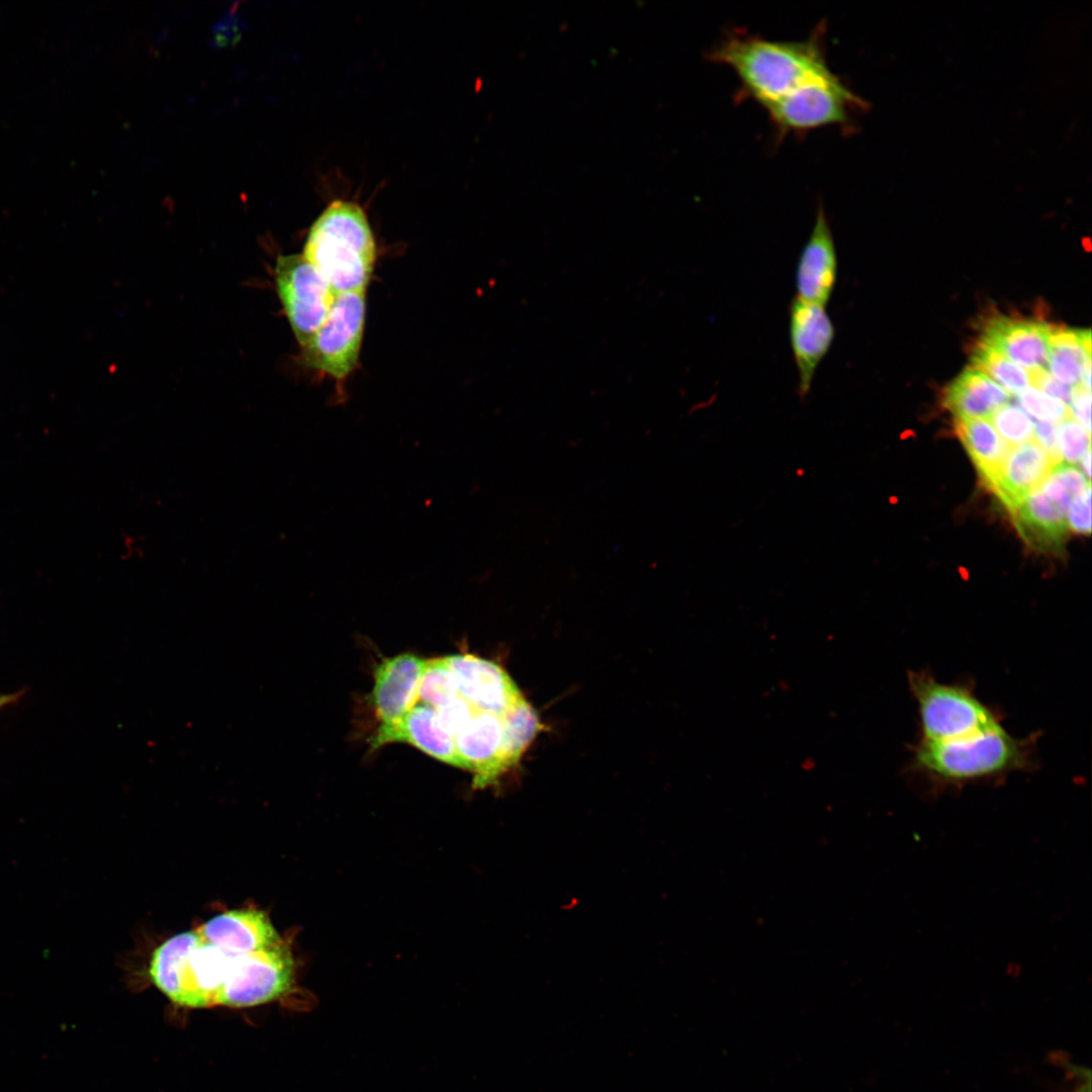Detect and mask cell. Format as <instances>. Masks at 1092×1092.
I'll return each instance as SVG.
<instances>
[{
  "mask_svg": "<svg viewBox=\"0 0 1092 1092\" xmlns=\"http://www.w3.org/2000/svg\"><path fill=\"white\" fill-rule=\"evenodd\" d=\"M819 24L802 40H774L744 31L729 32L708 54L737 76L744 96L763 108L806 82L829 73L825 28Z\"/></svg>",
  "mask_w": 1092,
  "mask_h": 1092,
  "instance_id": "6da1fadb",
  "label": "cell"
},
{
  "mask_svg": "<svg viewBox=\"0 0 1092 1092\" xmlns=\"http://www.w3.org/2000/svg\"><path fill=\"white\" fill-rule=\"evenodd\" d=\"M302 255L335 294L366 289L376 243L364 208L349 199L331 200L311 224Z\"/></svg>",
  "mask_w": 1092,
  "mask_h": 1092,
  "instance_id": "7a4b0ae2",
  "label": "cell"
},
{
  "mask_svg": "<svg viewBox=\"0 0 1092 1092\" xmlns=\"http://www.w3.org/2000/svg\"><path fill=\"white\" fill-rule=\"evenodd\" d=\"M1034 739L1016 738L1002 725L954 740L920 739L913 749L911 769L943 786L994 779L1029 768Z\"/></svg>",
  "mask_w": 1092,
  "mask_h": 1092,
  "instance_id": "3957f363",
  "label": "cell"
},
{
  "mask_svg": "<svg viewBox=\"0 0 1092 1092\" xmlns=\"http://www.w3.org/2000/svg\"><path fill=\"white\" fill-rule=\"evenodd\" d=\"M236 956L205 941L196 930L178 933L153 952L149 974L173 1003L191 1008L216 1005Z\"/></svg>",
  "mask_w": 1092,
  "mask_h": 1092,
  "instance_id": "277c9868",
  "label": "cell"
},
{
  "mask_svg": "<svg viewBox=\"0 0 1092 1092\" xmlns=\"http://www.w3.org/2000/svg\"><path fill=\"white\" fill-rule=\"evenodd\" d=\"M908 685L918 707L922 740H954L1002 725L968 687L942 684L927 671H909Z\"/></svg>",
  "mask_w": 1092,
  "mask_h": 1092,
  "instance_id": "5b68a950",
  "label": "cell"
},
{
  "mask_svg": "<svg viewBox=\"0 0 1092 1092\" xmlns=\"http://www.w3.org/2000/svg\"><path fill=\"white\" fill-rule=\"evenodd\" d=\"M365 314V289L336 294L323 324L300 347L301 364L338 382L346 380L359 361Z\"/></svg>",
  "mask_w": 1092,
  "mask_h": 1092,
  "instance_id": "8992f818",
  "label": "cell"
},
{
  "mask_svg": "<svg viewBox=\"0 0 1092 1092\" xmlns=\"http://www.w3.org/2000/svg\"><path fill=\"white\" fill-rule=\"evenodd\" d=\"M861 107L864 102L830 71L764 109L776 129L785 135L827 125H845L851 113Z\"/></svg>",
  "mask_w": 1092,
  "mask_h": 1092,
  "instance_id": "52a82bcc",
  "label": "cell"
},
{
  "mask_svg": "<svg viewBox=\"0 0 1092 1092\" xmlns=\"http://www.w3.org/2000/svg\"><path fill=\"white\" fill-rule=\"evenodd\" d=\"M294 981V962L283 940L237 956L217 997L216 1005L250 1007L275 1001L287 994Z\"/></svg>",
  "mask_w": 1092,
  "mask_h": 1092,
  "instance_id": "ba28073f",
  "label": "cell"
},
{
  "mask_svg": "<svg viewBox=\"0 0 1092 1092\" xmlns=\"http://www.w3.org/2000/svg\"><path fill=\"white\" fill-rule=\"evenodd\" d=\"M274 278L284 313L302 347L327 317L336 294L302 253L278 256Z\"/></svg>",
  "mask_w": 1092,
  "mask_h": 1092,
  "instance_id": "9c48e42d",
  "label": "cell"
},
{
  "mask_svg": "<svg viewBox=\"0 0 1092 1092\" xmlns=\"http://www.w3.org/2000/svg\"><path fill=\"white\" fill-rule=\"evenodd\" d=\"M444 660L454 674L459 696L470 705L498 714L530 706L512 677L496 663L472 654H453Z\"/></svg>",
  "mask_w": 1092,
  "mask_h": 1092,
  "instance_id": "30bf717a",
  "label": "cell"
},
{
  "mask_svg": "<svg viewBox=\"0 0 1092 1092\" xmlns=\"http://www.w3.org/2000/svg\"><path fill=\"white\" fill-rule=\"evenodd\" d=\"M789 336L798 371V394L804 399L833 343L835 327L824 306L795 297L789 307Z\"/></svg>",
  "mask_w": 1092,
  "mask_h": 1092,
  "instance_id": "8fae6325",
  "label": "cell"
},
{
  "mask_svg": "<svg viewBox=\"0 0 1092 1092\" xmlns=\"http://www.w3.org/2000/svg\"><path fill=\"white\" fill-rule=\"evenodd\" d=\"M837 270L833 235L824 206L819 203L812 232L796 267V297L824 306L834 290Z\"/></svg>",
  "mask_w": 1092,
  "mask_h": 1092,
  "instance_id": "7c38bea8",
  "label": "cell"
},
{
  "mask_svg": "<svg viewBox=\"0 0 1092 1092\" xmlns=\"http://www.w3.org/2000/svg\"><path fill=\"white\" fill-rule=\"evenodd\" d=\"M426 659L402 653L384 659L375 669L371 703L379 728L398 723L419 703V684Z\"/></svg>",
  "mask_w": 1092,
  "mask_h": 1092,
  "instance_id": "4fadbf2b",
  "label": "cell"
},
{
  "mask_svg": "<svg viewBox=\"0 0 1092 1092\" xmlns=\"http://www.w3.org/2000/svg\"><path fill=\"white\" fill-rule=\"evenodd\" d=\"M1052 330L1043 322L998 315L986 322L979 342L1028 371L1046 370Z\"/></svg>",
  "mask_w": 1092,
  "mask_h": 1092,
  "instance_id": "5bb4252c",
  "label": "cell"
},
{
  "mask_svg": "<svg viewBox=\"0 0 1092 1092\" xmlns=\"http://www.w3.org/2000/svg\"><path fill=\"white\" fill-rule=\"evenodd\" d=\"M196 930L205 941L236 957L272 946L282 940L269 917L251 908L220 913Z\"/></svg>",
  "mask_w": 1092,
  "mask_h": 1092,
  "instance_id": "9a60e30c",
  "label": "cell"
},
{
  "mask_svg": "<svg viewBox=\"0 0 1092 1092\" xmlns=\"http://www.w3.org/2000/svg\"><path fill=\"white\" fill-rule=\"evenodd\" d=\"M1055 462L1033 439L1011 447L988 489L1012 513L1050 474Z\"/></svg>",
  "mask_w": 1092,
  "mask_h": 1092,
  "instance_id": "2e32d148",
  "label": "cell"
},
{
  "mask_svg": "<svg viewBox=\"0 0 1092 1092\" xmlns=\"http://www.w3.org/2000/svg\"><path fill=\"white\" fill-rule=\"evenodd\" d=\"M391 742L411 744L440 761L459 766L453 737L440 727L436 710L428 705L418 703L395 725L378 728L372 746Z\"/></svg>",
  "mask_w": 1092,
  "mask_h": 1092,
  "instance_id": "e0dca14e",
  "label": "cell"
},
{
  "mask_svg": "<svg viewBox=\"0 0 1092 1092\" xmlns=\"http://www.w3.org/2000/svg\"><path fill=\"white\" fill-rule=\"evenodd\" d=\"M1010 394L974 367L965 369L945 389L943 404L954 419H987Z\"/></svg>",
  "mask_w": 1092,
  "mask_h": 1092,
  "instance_id": "ac0fdd59",
  "label": "cell"
},
{
  "mask_svg": "<svg viewBox=\"0 0 1092 1092\" xmlns=\"http://www.w3.org/2000/svg\"><path fill=\"white\" fill-rule=\"evenodd\" d=\"M1011 515L1021 537L1035 548H1058L1067 534L1066 515L1038 487Z\"/></svg>",
  "mask_w": 1092,
  "mask_h": 1092,
  "instance_id": "d6986e66",
  "label": "cell"
},
{
  "mask_svg": "<svg viewBox=\"0 0 1092 1092\" xmlns=\"http://www.w3.org/2000/svg\"><path fill=\"white\" fill-rule=\"evenodd\" d=\"M954 431L988 488L1011 447L987 419H954Z\"/></svg>",
  "mask_w": 1092,
  "mask_h": 1092,
  "instance_id": "ffe728a7",
  "label": "cell"
},
{
  "mask_svg": "<svg viewBox=\"0 0 1092 1092\" xmlns=\"http://www.w3.org/2000/svg\"><path fill=\"white\" fill-rule=\"evenodd\" d=\"M1088 366H1091L1090 331L1053 327L1048 372L1058 381L1074 387L1079 385Z\"/></svg>",
  "mask_w": 1092,
  "mask_h": 1092,
  "instance_id": "44dd1931",
  "label": "cell"
},
{
  "mask_svg": "<svg viewBox=\"0 0 1092 1092\" xmlns=\"http://www.w3.org/2000/svg\"><path fill=\"white\" fill-rule=\"evenodd\" d=\"M972 362L974 368L987 375L1009 394L1017 395L1030 386L1028 370L980 342L973 350Z\"/></svg>",
  "mask_w": 1092,
  "mask_h": 1092,
  "instance_id": "7402d4cb",
  "label": "cell"
},
{
  "mask_svg": "<svg viewBox=\"0 0 1092 1092\" xmlns=\"http://www.w3.org/2000/svg\"><path fill=\"white\" fill-rule=\"evenodd\" d=\"M458 696L454 674L444 657L426 660L419 684V703L437 710Z\"/></svg>",
  "mask_w": 1092,
  "mask_h": 1092,
  "instance_id": "603a6c76",
  "label": "cell"
},
{
  "mask_svg": "<svg viewBox=\"0 0 1092 1092\" xmlns=\"http://www.w3.org/2000/svg\"><path fill=\"white\" fill-rule=\"evenodd\" d=\"M990 423L1010 447L1033 440L1034 425L1018 406L1006 403L989 418Z\"/></svg>",
  "mask_w": 1092,
  "mask_h": 1092,
  "instance_id": "cb8c5ba5",
  "label": "cell"
},
{
  "mask_svg": "<svg viewBox=\"0 0 1092 1092\" xmlns=\"http://www.w3.org/2000/svg\"><path fill=\"white\" fill-rule=\"evenodd\" d=\"M1090 434L1071 416L1057 426V441L1062 459L1066 463L1080 462L1090 450Z\"/></svg>",
  "mask_w": 1092,
  "mask_h": 1092,
  "instance_id": "d4e9b609",
  "label": "cell"
},
{
  "mask_svg": "<svg viewBox=\"0 0 1092 1092\" xmlns=\"http://www.w3.org/2000/svg\"><path fill=\"white\" fill-rule=\"evenodd\" d=\"M1020 405L1040 422L1060 423L1071 416L1068 405L1032 386L1017 394Z\"/></svg>",
  "mask_w": 1092,
  "mask_h": 1092,
  "instance_id": "484cf974",
  "label": "cell"
},
{
  "mask_svg": "<svg viewBox=\"0 0 1092 1092\" xmlns=\"http://www.w3.org/2000/svg\"><path fill=\"white\" fill-rule=\"evenodd\" d=\"M479 709L458 696L452 702L436 710L440 727L454 737L468 724L475 711Z\"/></svg>",
  "mask_w": 1092,
  "mask_h": 1092,
  "instance_id": "4316f807",
  "label": "cell"
},
{
  "mask_svg": "<svg viewBox=\"0 0 1092 1092\" xmlns=\"http://www.w3.org/2000/svg\"><path fill=\"white\" fill-rule=\"evenodd\" d=\"M1067 525L1068 528L1080 534L1091 532V486L1071 502L1067 513Z\"/></svg>",
  "mask_w": 1092,
  "mask_h": 1092,
  "instance_id": "83f0119b",
  "label": "cell"
},
{
  "mask_svg": "<svg viewBox=\"0 0 1092 1092\" xmlns=\"http://www.w3.org/2000/svg\"><path fill=\"white\" fill-rule=\"evenodd\" d=\"M1030 386L1037 388L1045 394L1062 400L1069 405L1073 387L1064 384L1054 378L1045 369L1029 371Z\"/></svg>",
  "mask_w": 1092,
  "mask_h": 1092,
  "instance_id": "f1b7e54d",
  "label": "cell"
},
{
  "mask_svg": "<svg viewBox=\"0 0 1092 1092\" xmlns=\"http://www.w3.org/2000/svg\"><path fill=\"white\" fill-rule=\"evenodd\" d=\"M1070 415L1091 433V392L1079 385L1073 387L1068 405Z\"/></svg>",
  "mask_w": 1092,
  "mask_h": 1092,
  "instance_id": "f546056e",
  "label": "cell"
},
{
  "mask_svg": "<svg viewBox=\"0 0 1092 1092\" xmlns=\"http://www.w3.org/2000/svg\"><path fill=\"white\" fill-rule=\"evenodd\" d=\"M1052 472L1061 480L1073 498L1090 486V481L1084 474L1071 464L1061 462L1052 468Z\"/></svg>",
  "mask_w": 1092,
  "mask_h": 1092,
  "instance_id": "4dcf8cb0",
  "label": "cell"
},
{
  "mask_svg": "<svg viewBox=\"0 0 1092 1092\" xmlns=\"http://www.w3.org/2000/svg\"><path fill=\"white\" fill-rule=\"evenodd\" d=\"M1035 441L1048 452L1055 464L1063 462L1057 441V426L1038 421L1033 429Z\"/></svg>",
  "mask_w": 1092,
  "mask_h": 1092,
  "instance_id": "1f68e13d",
  "label": "cell"
},
{
  "mask_svg": "<svg viewBox=\"0 0 1092 1092\" xmlns=\"http://www.w3.org/2000/svg\"><path fill=\"white\" fill-rule=\"evenodd\" d=\"M24 695L25 690L23 689L13 693L0 694V711L18 703Z\"/></svg>",
  "mask_w": 1092,
  "mask_h": 1092,
  "instance_id": "d6a6232c",
  "label": "cell"
},
{
  "mask_svg": "<svg viewBox=\"0 0 1092 1092\" xmlns=\"http://www.w3.org/2000/svg\"><path fill=\"white\" fill-rule=\"evenodd\" d=\"M1082 468L1085 472V477L1089 480L1091 476V450H1089L1081 459Z\"/></svg>",
  "mask_w": 1092,
  "mask_h": 1092,
  "instance_id": "836d02e7",
  "label": "cell"
}]
</instances>
